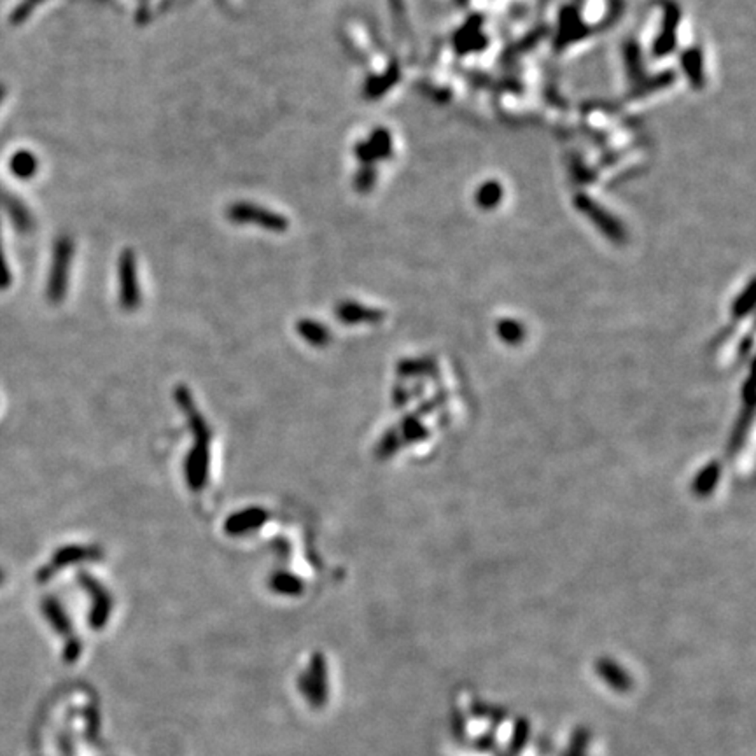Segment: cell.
I'll use <instances>...</instances> for the list:
<instances>
[{
    "instance_id": "obj_1",
    "label": "cell",
    "mask_w": 756,
    "mask_h": 756,
    "mask_svg": "<svg viewBox=\"0 0 756 756\" xmlns=\"http://www.w3.org/2000/svg\"><path fill=\"white\" fill-rule=\"evenodd\" d=\"M175 403L179 410L186 415L191 429L193 445L189 453L184 461V475L186 483L189 490L195 494L202 492L205 485L208 483V471H210V445H212V429L208 427L207 420L202 415L198 407L195 405L191 393L186 385L175 387Z\"/></svg>"
},
{
    "instance_id": "obj_2",
    "label": "cell",
    "mask_w": 756,
    "mask_h": 756,
    "mask_svg": "<svg viewBox=\"0 0 756 756\" xmlns=\"http://www.w3.org/2000/svg\"><path fill=\"white\" fill-rule=\"evenodd\" d=\"M74 259V242L70 237H60L55 244L53 261H51L50 278H47V300L51 303L63 301L69 288L70 264Z\"/></svg>"
},
{
    "instance_id": "obj_3",
    "label": "cell",
    "mask_w": 756,
    "mask_h": 756,
    "mask_svg": "<svg viewBox=\"0 0 756 756\" xmlns=\"http://www.w3.org/2000/svg\"><path fill=\"white\" fill-rule=\"evenodd\" d=\"M226 214H228L230 221L237 222V225H254L273 233H284L289 228L288 218L251 202H237L230 205Z\"/></svg>"
},
{
    "instance_id": "obj_4",
    "label": "cell",
    "mask_w": 756,
    "mask_h": 756,
    "mask_svg": "<svg viewBox=\"0 0 756 756\" xmlns=\"http://www.w3.org/2000/svg\"><path fill=\"white\" fill-rule=\"evenodd\" d=\"M103 557V550L96 545H67L58 548L50 558L46 565L37 571V580L39 582H47L53 578L57 572L69 565L83 564V562H96Z\"/></svg>"
},
{
    "instance_id": "obj_5",
    "label": "cell",
    "mask_w": 756,
    "mask_h": 756,
    "mask_svg": "<svg viewBox=\"0 0 756 756\" xmlns=\"http://www.w3.org/2000/svg\"><path fill=\"white\" fill-rule=\"evenodd\" d=\"M119 305L125 312H135L142 303L139 277H137V258L132 249H126L119 256Z\"/></svg>"
},
{
    "instance_id": "obj_6",
    "label": "cell",
    "mask_w": 756,
    "mask_h": 756,
    "mask_svg": "<svg viewBox=\"0 0 756 756\" xmlns=\"http://www.w3.org/2000/svg\"><path fill=\"white\" fill-rule=\"evenodd\" d=\"M268 517L270 513L261 506H251V508L240 509V512L230 515V519L225 522V531L228 536L240 538V536L251 534L263 524H266Z\"/></svg>"
},
{
    "instance_id": "obj_7",
    "label": "cell",
    "mask_w": 756,
    "mask_h": 756,
    "mask_svg": "<svg viewBox=\"0 0 756 756\" xmlns=\"http://www.w3.org/2000/svg\"><path fill=\"white\" fill-rule=\"evenodd\" d=\"M296 331L301 337V340L307 342V344L312 345V347H326V345L331 342L329 329L315 319L298 320Z\"/></svg>"
},
{
    "instance_id": "obj_8",
    "label": "cell",
    "mask_w": 756,
    "mask_h": 756,
    "mask_svg": "<svg viewBox=\"0 0 756 756\" xmlns=\"http://www.w3.org/2000/svg\"><path fill=\"white\" fill-rule=\"evenodd\" d=\"M9 169L11 174L16 175L18 179H30L37 174L39 162H37V158L33 156V152L25 151L23 149V151L14 152L9 162Z\"/></svg>"
},
{
    "instance_id": "obj_9",
    "label": "cell",
    "mask_w": 756,
    "mask_h": 756,
    "mask_svg": "<svg viewBox=\"0 0 756 756\" xmlns=\"http://www.w3.org/2000/svg\"><path fill=\"white\" fill-rule=\"evenodd\" d=\"M271 590L278 592V594H288V595H298L303 592V582H301L298 576L291 575V572H273L270 580Z\"/></svg>"
},
{
    "instance_id": "obj_10",
    "label": "cell",
    "mask_w": 756,
    "mask_h": 756,
    "mask_svg": "<svg viewBox=\"0 0 756 756\" xmlns=\"http://www.w3.org/2000/svg\"><path fill=\"white\" fill-rule=\"evenodd\" d=\"M6 208H7V214H9V218L13 219V222L16 225L18 230H21V232H28V230H32V218H30L27 208L18 202V200L6 198Z\"/></svg>"
},
{
    "instance_id": "obj_11",
    "label": "cell",
    "mask_w": 756,
    "mask_h": 756,
    "mask_svg": "<svg viewBox=\"0 0 756 756\" xmlns=\"http://www.w3.org/2000/svg\"><path fill=\"white\" fill-rule=\"evenodd\" d=\"M337 315L340 317L342 320H344L345 324H352V322H357V320H363V319H370V317H375L377 314H373L371 310H368L366 307H361V305L357 303H350V301H345V303L338 305L337 308Z\"/></svg>"
},
{
    "instance_id": "obj_12",
    "label": "cell",
    "mask_w": 756,
    "mask_h": 756,
    "mask_svg": "<svg viewBox=\"0 0 756 756\" xmlns=\"http://www.w3.org/2000/svg\"><path fill=\"white\" fill-rule=\"evenodd\" d=\"M43 2L44 0H25V2H21L20 6L13 11V14H11V23H14V25L23 23V21L30 16V13H32V11Z\"/></svg>"
},
{
    "instance_id": "obj_13",
    "label": "cell",
    "mask_w": 756,
    "mask_h": 756,
    "mask_svg": "<svg viewBox=\"0 0 756 756\" xmlns=\"http://www.w3.org/2000/svg\"><path fill=\"white\" fill-rule=\"evenodd\" d=\"M373 181H375V172L370 169V167H366V169H363L359 174H357L356 188L359 189V191H368V189L373 186Z\"/></svg>"
},
{
    "instance_id": "obj_14",
    "label": "cell",
    "mask_w": 756,
    "mask_h": 756,
    "mask_svg": "<svg viewBox=\"0 0 756 756\" xmlns=\"http://www.w3.org/2000/svg\"><path fill=\"white\" fill-rule=\"evenodd\" d=\"M11 286V271L7 268L6 256L2 251V242H0V289H7Z\"/></svg>"
},
{
    "instance_id": "obj_15",
    "label": "cell",
    "mask_w": 756,
    "mask_h": 756,
    "mask_svg": "<svg viewBox=\"0 0 756 756\" xmlns=\"http://www.w3.org/2000/svg\"><path fill=\"white\" fill-rule=\"evenodd\" d=\"M6 582V572H4V569H0V583Z\"/></svg>"
},
{
    "instance_id": "obj_16",
    "label": "cell",
    "mask_w": 756,
    "mask_h": 756,
    "mask_svg": "<svg viewBox=\"0 0 756 756\" xmlns=\"http://www.w3.org/2000/svg\"><path fill=\"white\" fill-rule=\"evenodd\" d=\"M4 95H6V89H4V86H2V84H0V102H2Z\"/></svg>"
}]
</instances>
